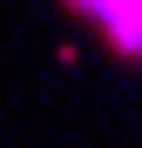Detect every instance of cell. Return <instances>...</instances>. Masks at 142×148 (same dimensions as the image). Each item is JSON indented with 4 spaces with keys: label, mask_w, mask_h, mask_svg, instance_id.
<instances>
[{
    "label": "cell",
    "mask_w": 142,
    "mask_h": 148,
    "mask_svg": "<svg viewBox=\"0 0 142 148\" xmlns=\"http://www.w3.org/2000/svg\"><path fill=\"white\" fill-rule=\"evenodd\" d=\"M75 7H88L122 47H135V54H142V0H75Z\"/></svg>",
    "instance_id": "1"
}]
</instances>
